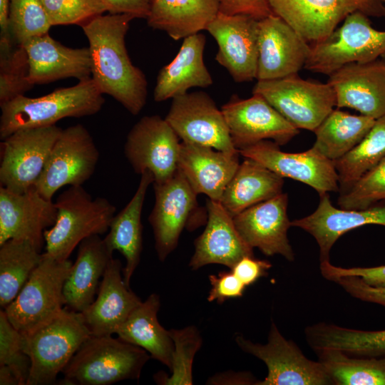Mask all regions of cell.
Wrapping results in <instances>:
<instances>
[{"label":"cell","instance_id":"23","mask_svg":"<svg viewBox=\"0 0 385 385\" xmlns=\"http://www.w3.org/2000/svg\"><path fill=\"white\" fill-rule=\"evenodd\" d=\"M205 230L195 241V252L189 265L197 270L209 264L232 269L242 257L254 256L253 248L242 237L232 216L220 201L207 200Z\"/></svg>","mask_w":385,"mask_h":385},{"label":"cell","instance_id":"8","mask_svg":"<svg viewBox=\"0 0 385 385\" xmlns=\"http://www.w3.org/2000/svg\"><path fill=\"white\" fill-rule=\"evenodd\" d=\"M252 93L262 96L298 129L314 131L336 106V95L328 83L301 78L297 74L257 81Z\"/></svg>","mask_w":385,"mask_h":385},{"label":"cell","instance_id":"26","mask_svg":"<svg viewBox=\"0 0 385 385\" xmlns=\"http://www.w3.org/2000/svg\"><path fill=\"white\" fill-rule=\"evenodd\" d=\"M239 155L182 141L178 168L197 194L220 201L239 167Z\"/></svg>","mask_w":385,"mask_h":385},{"label":"cell","instance_id":"17","mask_svg":"<svg viewBox=\"0 0 385 385\" xmlns=\"http://www.w3.org/2000/svg\"><path fill=\"white\" fill-rule=\"evenodd\" d=\"M221 111L238 150L265 140L282 145L299 133L298 128L258 94L247 99L232 96Z\"/></svg>","mask_w":385,"mask_h":385},{"label":"cell","instance_id":"1","mask_svg":"<svg viewBox=\"0 0 385 385\" xmlns=\"http://www.w3.org/2000/svg\"><path fill=\"white\" fill-rule=\"evenodd\" d=\"M133 19L130 15L108 13L81 26L89 43L91 78L103 94L138 115L146 103L148 81L132 63L125 47V36Z\"/></svg>","mask_w":385,"mask_h":385},{"label":"cell","instance_id":"40","mask_svg":"<svg viewBox=\"0 0 385 385\" xmlns=\"http://www.w3.org/2000/svg\"><path fill=\"white\" fill-rule=\"evenodd\" d=\"M173 341L172 374L168 377L160 371L154 375L157 384L164 385L192 384V363L195 354L202 344V338L195 326L182 329H170Z\"/></svg>","mask_w":385,"mask_h":385},{"label":"cell","instance_id":"42","mask_svg":"<svg viewBox=\"0 0 385 385\" xmlns=\"http://www.w3.org/2000/svg\"><path fill=\"white\" fill-rule=\"evenodd\" d=\"M385 200V158L362 175L339 197V205L345 210H361Z\"/></svg>","mask_w":385,"mask_h":385},{"label":"cell","instance_id":"43","mask_svg":"<svg viewBox=\"0 0 385 385\" xmlns=\"http://www.w3.org/2000/svg\"><path fill=\"white\" fill-rule=\"evenodd\" d=\"M0 365L11 369L19 385H26L31 359L24 349L21 334L9 322L3 309L0 310Z\"/></svg>","mask_w":385,"mask_h":385},{"label":"cell","instance_id":"32","mask_svg":"<svg viewBox=\"0 0 385 385\" xmlns=\"http://www.w3.org/2000/svg\"><path fill=\"white\" fill-rule=\"evenodd\" d=\"M160 305L159 295L150 294L130 313L115 334L122 340L145 349L153 359L170 370L174 344L169 330L158 322Z\"/></svg>","mask_w":385,"mask_h":385},{"label":"cell","instance_id":"47","mask_svg":"<svg viewBox=\"0 0 385 385\" xmlns=\"http://www.w3.org/2000/svg\"><path fill=\"white\" fill-rule=\"evenodd\" d=\"M333 282L355 298L385 307V287L371 286L356 276L340 277Z\"/></svg>","mask_w":385,"mask_h":385},{"label":"cell","instance_id":"16","mask_svg":"<svg viewBox=\"0 0 385 385\" xmlns=\"http://www.w3.org/2000/svg\"><path fill=\"white\" fill-rule=\"evenodd\" d=\"M245 158L254 160L282 178L303 183L319 196L339 190V177L334 161L315 148L299 153L280 150L273 141L265 140L239 150Z\"/></svg>","mask_w":385,"mask_h":385},{"label":"cell","instance_id":"29","mask_svg":"<svg viewBox=\"0 0 385 385\" xmlns=\"http://www.w3.org/2000/svg\"><path fill=\"white\" fill-rule=\"evenodd\" d=\"M112 258L113 252L100 235L88 237L78 245L76 261L63 286L66 307L82 312L91 305Z\"/></svg>","mask_w":385,"mask_h":385},{"label":"cell","instance_id":"50","mask_svg":"<svg viewBox=\"0 0 385 385\" xmlns=\"http://www.w3.org/2000/svg\"><path fill=\"white\" fill-rule=\"evenodd\" d=\"M153 0H101L110 14L130 15L134 19H146Z\"/></svg>","mask_w":385,"mask_h":385},{"label":"cell","instance_id":"21","mask_svg":"<svg viewBox=\"0 0 385 385\" xmlns=\"http://www.w3.org/2000/svg\"><path fill=\"white\" fill-rule=\"evenodd\" d=\"M288 197L280 193L232 216L243 240L267 256L279 255L292 262L294 255L287 237L292 226L287 215Z\"/></svg>","mask_w":385,"mask_h":385},{"label":"cell","instance_id":"35","mask_svg":"<svg viewBox=\"0 0 385 385\" xmlns=\"http://www.w3.org/2000/svg\"><path fill=\"white\" fill-rule=\"evenodd\" d=\"M376 119L333 110L314 131L313 148L335 161L354 148L369 132Z\"/></svg>","mask_w":385,"mask_h":385},{"label":"cell","instance_id":"7","mask_svg":"<svg viewBox=\"0 0 385 385\" xmlns=\"http://www.w3.org/2000/svg\"><path fill=\"white\" fill-rule=\"evenodd\" d=\"M320 41L310 44L304 68L330 75L344 65L366 63L385 53V31L373 28L369 16L356 11Z\"/></svg>","mask_w":385,"mask_h":385},{"label":"cell","instance_id":"13","mask_svg":"<svg viewBox=\"0 0 385 385\" xmlns=\"http://www.w3.org/2000/svg\"><path fill=\"white\" fill-rule=\"evenodd\" d=\"M180 138L165 118L145 115L130 130L124 155L133 170L150 171L155 183L171 178L178 169Z\"/></svg>","mask_w":385,"mask_h":385},{"label":"cell","instance_id":"20","mask_svg":"<svg viewBox=\"0 0 385 385\" xmlns=\"http://www.w3.org/2000/svg\"><path fill=\"white\" fill-rule=\"evenodd\" d=\"M257 81L297 74L306 63L310 44L279 16L259 20Z\"/></svg>","mask_w":385,"mask_h":385},{"label":"cell","instance_id":"44","mask_svg":"<svg viewBox=\"0 0 385 385\" xmlns=\"http://www.w3.org/2000/svg\"><path fill=\"white\" fill-rule=\"evenodd\" d=\"M53 26L82 24L108 12L101 0H41Z\"/></svg>","mask_w":385,"mask_h":385},{"label":"cell","instance_id":"28","mask_svg":"<svg viewBox=\"0 0 385 385\" xmlns=\"http://www.w3.org/2000/svg\"><path fill=\"white\" fill-rule=\"evenodd\" d=\"M205 36L197 33L183 38L173 60L160 71L154 89L157 102L183 95L192 87L206 88L212 84L204 63Z\"/></svg>","mask_w":385,"mask_h":385},{"label":"cell","instance_id":"18","mask_svg":"<svg viewBox=\"0 0 385 385\" xmlns=\"http://www.w3.org/2000/svg\"><path fill=\"white\" fill-rule=\"evenodd\" d=\"M206 31L218 46L215 60L227 69L235 82L257 78L259 19L245 14L219 12Z\"/></svg>","mask_w":385,"mask_h":385},{"label":"cell","instance_id":"33","mask_svg":"<svg viewBox=\"0 0 385 385\" xmlns=\"http://www.w3.org/2000/svg\"><path fill=\"white\" fill-rule=\"evenodd\" d=\"M283 185V178L258 162L245 158L227 185L220 202L234 216L282 193Z\"/></svg>","mask_w":385,"mask_h":385},{"label":"cell","instance_id":"4","mask_svg":"<svg viewBox=\"0 0 385 385\" xmlns=\"http://www.w3.org/2000/svg\"><path fill=\"white\" fill-rule=\"evenodd\" d=\"M54 203L57 217L44 232V253L59 261L68 260L84 239L108 232L116 210L106 198L93 199L82 185L69 186Z\"/></svg>","mask_w":385,"mask_h":385},{"label":"cell","instance_id":"37","mask_svg":"<svg viewBox=\"0 0 385 385\" xmlns=\"http://www.w3.org/2000/svg\"><path fill=\"white\" fill-rule=\"evenodd\" d=\"M336 385H385V357L348 355L332 349L314 350Z\"/></svg>","mask_w":385,"mask_h":385},{"label":"cell","instance_id":"27","mask_svg":"<svg viewBox=\"0 0 385 385\" xmlns=\"http://www.w3.org/2000/svg\"><path fill=\"white\" fill-rule=\"evenodd\" d=\"M366 225L385 227V206L338 209L332 205L328 194L320 196L313 213L291 222L292 227H299L314 237L319 248L320 262L329 260L331 249L340 236Z\"/></svg>","mask_w":385,"mask_h":385},{"label":"cell","instance_id":"11","mask_svg":"<svg viewBox=\"0 0 385 385\" xmlns=\"http://www.w3.org/2000/svg\"><path fill=\"white\" fill-rule=\"evenodd\" d=\"M235 341L242 351L266 364L267 374L257 385L333 384L322 364L307 358L294 342L282 335L274 322L266 344L253 343L239 335Z\"/></svg>","mask_w":385,"mask_h":385},{"label":"cell","instance_id":"45","mask_svg":"<svg viewBox=\"0 0 385 385\" xmlns=\"http://www.w3.org/2000/svg\"><path fill=\"white\" fill-rule=\"evenodd\" d=\"M320 271L328 280L344 276H356L374 287H385V265L371 267L344 268L334 266L329 260L320 262Z\"/></svg>","mask_w":385,"mask_h":385},{"label":"cell","instance_id":"30","mask_svg":"<svg viewBox=\"0 0 385 385\" xmlns=\"http://www.w3.org/2000/svg\"><path fill=\"white\" fill-rule=\"evenodd\" d=\"M153 182L154 177L150 171L140 174L134 195L125 207L113 216L108 232L103 238L111 252L117 250L125 257L123 277L128 287L140 260L143 250L141 214L147 190Z\"/></svg>","mask_w":385,"mask_h":385},{"label":"cell","instance_id":"51","mask_svg":"<svg viewBox=\"0 0 385 385\" xmlns=\"http://www.w3.org/2000/svg\"><path fill=\"white\" fill-rule=\"evenodd\" d=\"M9 0H0V39L12 38L9 29Z\"/></svg>","mask_w":385,"mask_h":385},{"label":"cell","instance_id":"6","mask_svg":"<svg viewBox=\"0 0 385 385\" xmlns=\"http://www.w3.org/2000/svg\"><path fill=\"white\" fill-rule=\"evenodd\" d=\"M73 262L57 260L44 252L16 297L4 309L22 335L56 317L64 309L63 286Z\"/></svg>","mask_w":385,"mask_h":385},{"label":"cell","instance_id":"52","mask_svg":"<svg viewBox=\"0 0 385 385\" xmlns=\"http://www.w3.org/2000/svg\"><path fill=\"white\" fill-rule=\"evenodd\" d=\"M0 384L19 385L16 376L6 365H0Z\"/></svg>","mask_w":385,"mask_h":385},{"label":"cell","instance_id":"34","mask_svg":"<svg viewBox=\"0 0 385 385\" xmlns=\"http://www.w3.org/2000/svg\"><path fill=\"white\" fill-rule=\"evenodd\" d=\"M304 333L314 350L332 349L354 356L385 357V329L364 331L319 323L308 326Z\"/></svg>","mask_w":385,"mask_h":385},{"label":"cell","instance_id":"53","mask_svg":"<svg viewBox=\"0 0 385 385\" xmlns=\"http://www.w3.org/2000/svg\"><path fill=\"white\" fill-rule=\"evenodd\" d=\"M380 58L385 63V53L380 57Z\"/></svg>","mask_w":385,"mask_h":385},{"label":"cell","instance_id":"41","mask_svg":"<svg viewBox=\"0 0 385 385\" xmlns=\"http://www.w3.org/2000/svg\"><path fill=\"white\" fill-rule=\"evenodd\" d=\"M51 26L41 0H9V29L16 44L46 34Z\"/></svg>","mask_w":385,"mask_h":385},{"label":"cell","instance_id":"39","mask_svg":"<svg viewBox=\"0 0 385 385\" xmlns=\"http://www.w3.org/2000/svg\"><path fill=\"white\" fill-rule=\"evenodd\" d=\"M29 63L24 46L0 41V106L32 89Z\"/></svg>","mask_w":385,"mask_h":385},{"label":"cell","instance_id":"48","mask_svg":"<svg viewBox=\"0 0 385 385\" xmlns=\"http://www.w3.org/2000/svg\"><path fill=\"white\" fill-rule=\"evenodd\" d=\"M220 12L245 14L259 20L273 14L269 0H220Z\"/></svg>","mask_w":385,"mask_h":385},{"label":"cell","instance_id":"5","mask_svg":"<svg viewBox=\"0 0 385 385\" xmlns=\"http://www.w3.org/2000/svg\"><path fill=\"white\" fill-rule=\"evenodd\" d=\"M91 336L81 312L68 307L49 322L22 335L24 349L31 359L26 385L56 384L58 374Z\"/></svg>","mask_w":385,"mask_h":385},{"label":"cell","instance_id":"36","mask_svg":"<svg viewBox=\"0 0 385 385\" xmlns=\"http://www.w3.org/2000/svg\"><path fill=\"white\" fill-rule=\"evenodd\" d=\"M43 258L29 241L10 239L0 245V307L4 309L18 295Z\"/></svg>","mask_w":385,"mask_h":385},{"label":"cell","instance_id":"24","mask_svg":"<svg viewBox=\"0 0 385 385\" xmlns=\"http://www.w3.org/2000/svg\"><path fill=\"white\" fill-rule=\"evenodd\" d=\"M29 63V81L33 86L75 78H91L88 47L70 48L53 39L48 33L28 40L24 44Z\"/></svg>","mask_w":385,"mask_h":385},{"label":"cell","instance_id":"49","mask_svg":"<svg viewBox=\"0 0 385 385\" xmlns=\"http://www.w3.org/2000/svg\"><path fill=\"white\" fill-rule=\"evenodd\" d=\"M272 265L267 260L246 256L240 260L230 270L247 287L259 278L267 276Z\"/></svg>","mask_w":385,"mask_h":385},{"label":"cell","instance_id":"14","mask_svg":"<svg viewBox=\"0 0 385 385\" xmlns=\"http://www.w3.org/2000/svg\"><path fill=\"white\" fill-rule=\"evenodd\" d=\"M155 204L148 221L155 237L158 259L163 262L176 248L183 230H192V217L197 215V193L179 169L162 183H153Z\"/></svg>","mask_w":385,"mask_h":385},{"label":"cell","instance_id":"19","mask_svg":"<svg viewBox=\"0 0 385 385\" xmlns=\"http://www.w3.org/2000/svg\"><path fill=\"white\" fill-rule=\"evenodd\" d=\"M57 209L34 186L17 193L0 187V245L10 239L29 241L42 250L44 232L56 222Z\"/></svg>","mask_w":385,"mask_h":385},{"label":"cell","instance_id":"31","mask_svg":"<svg viewBox=\"0 0 385 385\" xmlns=\"http://www.w3.org/2000/svg\"><path fill=\"white\" fill-rule=\"evenodd\" d=\"M220 6V0H153L146 21L177 41L206 30Z\"/></svg>","mask_w":385,"mask_h":385},{"label":"cell","instance_id":"22","mask_svg":"<svg viewBox=\"0 0 385 385\" xmlns=\"http://www.w3.org/2000/svg\"><path fill=\"white\" fill-rule=\"evenodd\" d=\"M329 76L337 108H352L376 120L385 115V63L381 58L344 65Z\"/></svg>","mask_w":385,"mask_h":385},{"label":"cell","instance_id":"38","mask_svg":"<svg viewBox=\"0 0 385 385\" xmlns=\"http://www.w3.org/2000/svg\"><path fill=\"white\" fill-rule=\"evenodd\" d=\"M385 158V115L376 120L366 135L350 151L334 161L341 194Z\"/></svg>","mask_w":385,"mask_h":385},{"label":"cell","instance_id":"2","mask_svg":"<svg viewBox=\"0 0 385 385\" xmlns=\"http://www.w3.org/2000/svg\"><path fill=\"white\" fill-rule=\"evenodd\" d=\"M104 103L103 94L91 78L37 98L19 96L0 106V138L21 129L54 125L66 118L93 115Z\"/></svg>","mask_w":385,"mask_h":385},{"label":"cell","instance_id":"3","mask_svg":"<svg viewBox=\"0 0 385 385\" xmlns=\"http://www.w3.org/2000/svg\"><path fill=\"white\" fill-rule=\"evenodd\" d=\"M150 355L119 337L91 336L63 371V384L109 385L138 380Z\"/></svg>","mask_w":385,"mask_h":385},{"label":"cell","instance_id":"10","mask_svg":"<svg viewBox=\"0 0 385 385\" xmlns=\"http://www.w3.org/2000/svg\"><path fill=\"white\" fill-rule=\"evenodd\" d=\"M269 3L272 13L309 44L325 38L354 12L385 16V0H269Z\"/></svg>","mask_w":385,"mask_h":385},{"label":"cell","instance_id":"12","mask_svg":"<svg viewBox=\"0 0 385 385\" xmlns=\"http://www.w3.org/2000/svg\"><path fill=\"white\" fill-rule=\"evenodd\" d=\"M61 130L56 125L25 128L1 140V186L17 193L34 186Z\"/></svg>","mask_w":385,"mask_h":385},{"label":"cell","instance_id":"15","mask_svg":"<svg viewBox=\"0 0 385 385\" xmlns=\"http://www.w3.org/2000/svg\"><path fill=\"white\" fill-rule=\"evenodd\" d=\"M165 119L183 142L236 153L224 115L204 91L186 93L173 98Z\"/></svg>","mask_w":385,"mask_h":385},{"label":"cell","instance_id":"46","mask_svg":"<svg viewBox=\"0 0 385 385\" xmlns=\"http://www.w3.org/2000/svg\"><path fill=\"white\" fill-rule=\"evenodd\" d=\"M209 279L211 289L207 300L210 302L216 300L218 304H222L227 299L240 297L246 288L232 270L220 272L217 275L210 274Z\"/></svg>","mask_w":385,"mask_h":385},{"label":"cell","instance_id":"9","mask_svg":"<svg viewBox=\"0 0 385 385\" xmlns=\"http://www.w3.org/2000/svg\"><path fill=\"white\" fill-rule=\"evenodd\" d=\"M99 151L89 131L81 124L62 129L34 187L45 198L66 185H83L94 173Z\"/></svg>","mask_w":385,"mask_h":385},{"label":"cell","instance_id":"25","mask_svg":"<svg viewBox=\"0 0 385 385\" xmlns=\"http://www.w3.org/2000/svg\"><path fill=\"white\" fill-rule=\"evenodd\" d=\"M141 302L124 282L121 262L112 258L100 282L97 296L81 314L91 336L113 335Z\"/></svg>","mask_w":385,"mask_h":385}]
</instances>
